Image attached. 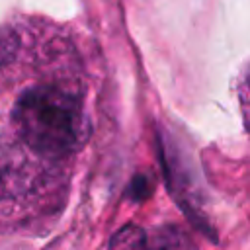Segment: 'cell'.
<instances>
[{
  "instance_id": "1",
  "label": "cell",
  "mask_w": 250,
  "mask_h": 250,
  "mask_svg": "<svg viewBox=\"0 0 250 250\" xmlns=\"http://www.w3.org/2000/svg\"><path fill=\"white\" fill-rule=\"evenodd\" d=\"M12 121L31 150L51 158L78 152L92 133L82 100L59 84L25 88L14 104Z\"/></svg>"
},
{
  "instance_id": "4",
  "label": "cell",
  "mask_w": 250,
  "mask_h": 250,
  "mask_svg": "<svg viewBox=\"0 0 250 250\" xmlns=\"http://www.w3.org/2000/svg\"><path fill=\"white\" fill-rule=\"evenodd\" d=\"M152 186H154V182H152L148 176L141 174V176H137V178L133 180L131 189H129V195H131L135 201H143V199H146V197L152 193Z\"/></svg>"
},
{
  "instance_id": "3",
  "label": "cell",
  "mask_w": 250,
  "mask_h": 250,
  "mask_svg": "<svg viewBox=\"0 0 250 250\" xmlns=\"http://www.w3.org/2000/svg\"><path fill=\"white\" fill-rule=\"evenodd\" d=\"M145 248H146V234L135 225L123 227L109 240V250H145Z\"/></svg>"
},
{
  "instance_id": "2",
  "label": "cell",
  "mask_w": 250,
  "mask_h": 250,
  "mask_svg": "<svg viewBox=\"0 0 250 250\" xmlns=\"http://www.w3.org/2000/svg\"><path fill=\"white\" fill-rule=\"evenodd\" d=\"M145 250H195V246L178 227H166L154 232L150 240L146 238Z\"/></svg>"
}]
</instances>
